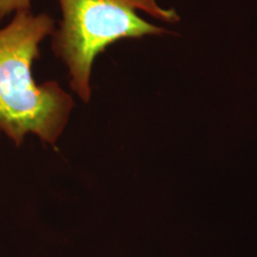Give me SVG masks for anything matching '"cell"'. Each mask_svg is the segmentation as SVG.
I'll list each match as a JSON object with an SVG mask.
<instances>
[{
    "instance_id": "6da1fadb",
    "label": "cell",
    "mask_w": 257,
    "mask_h": 257,
    "mask_svg": "<svg viewBox=\"0 0 257 257\" xmlns=\"http://www.w3.org/2000/svg\"><path fill=\"white\" fill-rule=\"evenodd\" d=\"M54 29L53 18L30 11L16 12L0 29V133L17 147L28 135L55 146L75 105L57 82L37 83L32 76L41 42Z\"/></svg>"
},
{
    "instance_id": "7a4b0ae2",
    "label": "cell",
    "mask_w": 257,
    "mask_h": 257,
    "mask_svg": "<svg viewBox=\"0 0 257 257\" xmlns=\"http://www.w3.org/2000/svg\"><path fill=\"white\" fill-rule=\"evenodd\" d=\"M62 11L60 29L54 34L53 50L66 64L70 87L83 102L92 95L91 74L95 57L114 42L167 34L136 12L176 23L174 9H163L156 0H56Z\"/></svg>"
},
{
    "instance_id": "3957f363",
    "label": "cell",
    "mask_w": 257,
    "mask_h": 257,
    "mask_svg": "<svg viewBox=\"0 0 257 257\" xmlns=\"http://www.w3.org/2000/svg\"><path fill=\"white\" fill-rule=\"evenodd\" d=\"M31 0H0V19L12 12L30 11Z\"/></svg>"
}]
</instances>
